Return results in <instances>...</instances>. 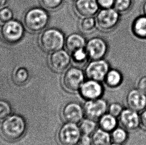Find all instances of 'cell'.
<instances>
[{
  "label": "cell",
  "mask_w": 146,
  "mask_h": 145,
  "mask_svg": "<svg viewBox=\"0 0 146 145\" xmlns=\"http://www.w3.org/2000/svg\"><path fill=\"white\" fill-rule=\"evenodd\" d=\"M109 67L108 63L103 59L92 60L86 67L84 73L89 80L100 82L104 80Z\"/></svg>",
  "instance_id": "obj_10"
},
{
  "label": "cell",
  "mask_w": 146,
  "mask_h": 145,
  "mask_svg": "<svg viewBox=\"0 0 146 145\" xmlns=\"http://www.w3.org/2000/svg\"><path fill=\"white\" fill-rule=\"evenodd\" d=\"M99 9L96 0H75L74 4L75 13L81 18L96 15Z\"/></svg>",
  "instance_id": "obj_13"
},
{
  "label": "cell",
  "mask_w": 146,
  "mask_h": 145,
  "mask_svg": "<svg viewBox=\"0 0 146 145\" xmlns=\"http://www.w3.org/2000/svg\"><path fill=\"white\" fill-rule=\"evenodd\" d=\"M1 34L6 42L18 43L24 36V27L20 22L12 20L5 24L1 30Z\"/></svg>",
  "instance_id": "obj_7"
},
{
  "label": "cell",
  "mask_w": 146,
  "mask_h": 145,
  "mask_svg": "<svg viewBox=\"0 0 146 145\" xmlns=\"http://www.w3.org/2000/svg\"><path fill=\"white\" fill-rule=\"evenodd\" d=\"M84 114V109L78 102H70L63 107L62 115L66 122L76 124L81 121Z\"/></svg>",
  "instance_id": "obj_12"
},
{
  "label": "cell",
  "mask_w": 146,
  "mask_h": 145,
  "mask_svg": "<svg viewBox=\"0 0 146 145\" xmlns=\"http://www.w3.org/2000/svg\"><path fill=\"white\" fill-rule=\"evenodd\" d=\"M42 6L46 10L54 11L58 9L63 4L64 0H40Z\"/></svg>",
  "instance_id": "obj_27"
},
{
  "label": "cell",
  "mask_w": 146,
  "mask_h": 145,
  "mask_svg": "<svg viewBox=\"0 0 146 145\" xmlns=\"http://www.w3.org/2000/svg\"><path fill=\"white\" fill-rule=\"evenodd\" d=\"M70 54L71 62H72L76 67H82L87 63L89 59L85 48L77 50Z\"/></svg>",
  "instance_id": "obj_21"
},
{
  "label": "cell",
  "mask_w": 146,
  "mask_h": 145,
  "mask_svg": "<svg viewBox=\"0 0 146 145\" xmlns=\"http://www.w3.org/2000/svg\"><path fill=\"white\" fill-rule=\"evenodd\" d=\"M81 135L80 128L76 124L67 122L60 128L57 137L61 145H77Z\"/></svg>",
  "instance_id": "obj_6"
},
{
  "label": "cell",
  "mask_w": 146,
  "mask_h": 145,
  "mask_svg": "<svg viewBox=\"0 0 146 145\" xmlns=\"http://www.w3.org/2000/svg\"><path fill=\"white\" fill-rule=\"evenodd\" d=\"M140 121L143 127L145 129H146V110L144 112H143L142 115L141 116Z\"/></svg>",
  "instance_id": "obj_35"
},
{
  "label": "cell",
  "mask_w": 146,
  "mask_h": 145,
  "mask_svg": "<svg viewBox=\"0 0 146 145\" xmlns=\"http://www.w3.org/2000/svg\"><path fill=\"white\" fill-rule=\"evenodd\" d=\"M85 38L83 36L78 34H70L65 39L66 49L70 54L82 48H84L86 45Z\"/></svg>",
  "instance_id": "obj_17"
},
{
  "label": "cell",
  "mask_w": 146,
  "mask_h": 145,
  "mask_svg": "<svg viewBox=\"0 0 146 145\" xmlns=\"http://www.w3.org/2000/svg\"><path fill=\"white\" fill-rule=\"evenodd\" d=\"M131 5V0H114L113 8L119 13H123L128 11Z\"/></svg>",
  "instance_id": "obj_26"
},
{
  "label": "cell",
  "mask_w": 146,
  "mask_h": 145,
  "mask_svg": "<svg viewBox=\"0 0 146 145\" xmlns=\"http://www.w3.org/2000/svg\"><path fill=\"white\" fill-rule=\"evenodd\" d=\"M127 103L131 109L140 111L146 105V96L144 92L139 90H134L129 93Z\"/></svg>",
  "instance_id": "obj_15"
},
{
  "label": "cell",
  "mask_w": 146,
  "mask_h": 145,
  "mask_svg": "<svg viewBox=\"0 0 146 145\" xmlns=\"http://www.w3.org/2000/svg\"><path fill=\"white\" fill-rule=\"evenodd\" d=\"M49 20V15L47 12L40 7H34L28 10L23 18L25 28L32 33L44 31L48 26Z\"/></svg>",
  "instance_id": "obj_1"
},
{
  "label": "cell",
  "mask_w": 146,
  "mask_h": 145,
  "mask_svg": "<svg viewBox=\"0 0 146 145\" xmlns=\"http://www.w3.org/2000/svg\"><path fill=\"white\" fill-rule=\"evenodd\" d=\"M132 30L135 35L141 38H146V16H140L135 20Z\"/></svg>",
  "instance_id": "obj_20"
},
{
  "label": "cell",
  "mask_w": 146,
  "mask_h": 145,
  "mask_svg": "<svg viewBox=\"0 0 146 145\" xmlns=\"http://www.w3.org/2000/svg\"><path fill=\"white\" fill-rule=\"evenodd\" d=\"M99 125L101 129L105 131H113L117 126L115 117L110 114H105L99 119Z\"/></svg>",
  "instance_id": "obj_19"
},
{
  "label": "cell",
  "mask_w": 146,
  "mask_h": 145,
  "mask_svg": "<svg viewBox=\"0 0 146 145\" xmlns=\"http://www.w3.org/2000/svg\"><path fill=\"white\" fill-rule=\"evenodd\" d=\"M139 90L146 94V76H143L139 80L138 83Z\"/></svg>",
  "instance_id": "obj_33"
},
{
  "label": "cell",
  "mask_w": 146,
  "mask_h": 145,
  "mask_svg": "<svg viewBox=\"0 0 146 145\" xmlns=\"http://www.w3.org/2000/svg\"><path fill=\"white\" fill-rule=\"evenodd\" d=\"M119 18V13L112 8L101 9L96 14L95 20L99 30L109 32L116 26Z\"/></svg>",
  "instance_id": "obj_4"
},
{
  "label": "cell",
  "mask_w": 146,
  "mask_h": 145,
  "mask_svg": "<svg viewBox=\"0 0 146 145\" xmlns=\"http://www.w3.org/2000/svg\"><path fill=\"white\" fill-rule=\"evenodd\" d=\"M26 129L25 120L18 115L9 116L4 120L1 126L2 135L10 140L20 139L25 133Z\"/></svg>",
  "instance_id": "obj_3"
},
{
  "label": "cell",
  "mask_w": 146,
  "mask_h": 145,
  "mask_svg": "<svg viewBox=\"0 0 146 145\" xmlns=\"http://www.w3.org/2000/svg\"><path fill=\"white\" fill-rule=\"evenodd\" d=\"M109 145H121V144H117V143H114V144H110Z\"/></svg>",
  "instance_id": "obj_38"
},
{
  "label": "cell",
  "mask_w": 146,
  "mask_h": 145,
  "mask_svg": "<svg viewBox=\"0 0 146 145\" xmlns=\"http://www.w3.org/2000/svg\"><path fill=\"white\" fill-rule=\"evenodd\" d=\"M109 111L111 115L116 117L120 115L121 112L122 111V106L118 103H114L111 104L109 107Z\"/></svg>",
  "instance_id": "obj_31"
},
{
  "label": "cell",
  "mask_w": 146,
  "mask_h": 145,
  "mask_svg": "<svg viewBox=\"0 0 146 145\" xmlns=\"http://www.w3.org/2000/svg\"><path fill=\"white\" fill-rule=\"evenodd\" d=\"M99 8L101 9L112 8L114 0H96Z\"/></svg>",
  "instance_id": "obj_32"
},
{
  "label": "cell",
  "mask_w": 146,
  "mask_h": 145,
  "mask_svg": "<svg viewBox=\"0 0 146 145\" xmlns=\"http://www.w3.org/2000/svg\"><path fill=\"white\" fill-rule=\"evenodd\" d=\"M79 29L85 34H89L94 31L97 27L95 18L86 17L81 18L79 24Z\"/></svg>",
  "instance_id": "obj_23"
},
{
  "label": "cell",
  "mask_w": 146,
  "mask_h": 145,
  "mask_svg": "<svg viewBox=\"0 0 146 145\" xmlns=\"http://www.w3.org/2000/svg\"><path fill=\"white\" fill-rule=\"evenodd\" d=\"M111 137L108 132L101 129L96 130L91 137V145H109Z\"/></svg>",
  "instance_id": "obj_18"
},
{
  "label": "cell",
  "mask_w": 146,
  "mask_h": 145,
  "mask_svg": "<svg viewBox=\"0 0 146 145\" xmlns=\"http://www.w3.org/2000/svg\"><path fill=\"white\" fill-rule=\"evenodd\" d=\"M13 14L9 8H3L0 10V22L5 24L12 20Z\"/></svg>",
  "instance_id": "obj_30"
},
{
  "label": "cell",
  "mask_w": 146,
  "mask_h": 145,
  "mask_svg": "<svg viewBox=\"0 0 146 145\" xmlns=\"http://www.w3.org/2000/svg\"><path fill=\"white\" fill-rule=\"evenodd\" d=\"M143 11H144L145 16H146V1L145 2L144 6H143Z\"/></svg>",
  "instance_id": "obj_37"
},
{
  "label": "cell",
  "mask_w": 146,
  "mask_h": 145,
  "mask_svg": "<svg viewBox=\"0 0 146 145\" xmlns=\"http://www.w3.org/2000/svg\"><path fill=\"white\" fill-rule=\"evenodd\" d=\"M65 41L63 33L55 28L44 30L38 38L41 49L46 53L50 54L62 49L65 45Z\"/></svg>",
  "instance_id": "obj_2"
},
{
  "label": "cell",
  "mask_w": 146,
  "mask_h": 145,
  "mask_svg": "<svg viewBox=\"0 0 146 145\" xmlns=\"http://www.w3.org/2000/svg\"><path fill=\"white\" fill-rule=\"evenodd\" d=\"M104 80L108 86L115 88L120 84L122 81V76L120 72L117 70H109Z\"/></svg>",
  "instance_id": "obj_22"
},
{
  "label": "cell",
  "mask_w": 146,
  "mask_h": 145,
  "mask_svg": "<svg viewBox=\"0 0 146 145\" xmlns=\"http://www.w3.org/2000/svg\"><path fill=\"white\" fill-rule=\"evenodd\" d=\"M85 75L79 67L69 68L62 76V82L64 88L70 92L78 91L84 82Z\"/></svg>",
  "instance_id": "obj_5"
},
{
  "label": "cell",
  "mask_w": 146,
  "mask_h": 145,
  "mask_svg": "<svg viewBox=\"0 0 146 145\" xmlns=\"http://www.w3.org/2000/svg\"><path fill=\"white\" fill-rule=\"evenodd\" d=\"M85 49L89 59L97 60L104 58L107 52L108 46L102 38L93 37L86 43Z\"/></svg>",
  "instance_id": "obj_8"
},
{
  "label": "cell",
  "mask_w": 146,
  "mask_h": 145,
  "mask_svg": "<svg viewBox=\"0 0 146 145\" xmlns=\"http://www.w3.org/2000/svg\"><path fill=\"white\" fill-rule=\"evenodd\" d=\"M79 143L81 145H91V138L89 135L82 134Z\"/></svg>",
  "instance_id": "obj_34"
},
{
  "label": "cell",
  "mask_w": 146,
  "mask_h": 145,
  "mask_svg": "<svg viewBox=\"0 0 146 145\" xmlns=\"http://www.w3.org/2000/svg\"><path fill=\"white\" fill-rule=\"evenodd\" d=\"M79 128L82 134L90 136L96 131V123L95 120L88 118L81 120Z\"/></svg>",
  "instance_id": "obj_24"
},
{
  "label": "cell",
  "mask_w": 146,
  "mask_h": 145,
  "mask_svg": "<svg viewBox=\"0 0 146 145\" xmlns=\"http://www.w3.org/2000/svg\"><path fill=\"white\" fill-rule=\"evenodd\" d=\"M11 107L9 103L0 100V120L5 119L8 117L11 113Z\"/></svg>",
  "instance_id": "obj_29"
},
{
  "label": "cell",
  "mask_w": 146,
  "mask_h": 145,
  "mask_svg": "<svg viewBox=\"0 0 146 145\" xmlns=\"http://www.w3.org/2000/svg\"><path fill=\"white\" fill-rule=\"evenodd\" d=\"M79 90L81 96L88 100L100 98L103 92L102 86L99 82L89 79L83 82Z\"/></svg>",
  "instance_id": "obj_14"
},
{
  "label": "cell",
  "mask_w": 146,
  "mask_h": 145,
  "mask_svg": "<svg viewBox=\"0 0 146 145\" xmlns=\"http://www.w3.org/2000/svg\"><path fill=\"white\" fill-rule=\"evenodd\" d=\"M48 62L52 71L56 72H63L69 68L71 64V56L68 51L61 49L50 53Z\"/></svg>",
  "instance_id": "obj_9"
},
{
  "label": "cell",
  "mask_w": 146,
  "mask_h": 145,
  "mask_svg": "<svg viewBox=\"0 0 146 145\" xmlns=\"http://www.w3.org/2000/svg\"><path fill=\"white\" fill-rule=\"evenodd\" d=\"M83 109L87 117L96 120L105 114L108 109V105L105 100L99 98L88 100Z\"/></svg>",
  "instance_id": "obj_11"
},
{
  "label": "cell",
  "mask_w": 146,
  "mask_h": 145,
  "mask_svg": "<svg viewBox=\"0 0 146 145\" xmlns=\"http://www.w3.org/2000/svg\"><path fill=\"white\" fill-rule=\"evenodd\" d=\"M111 138L115 143L121 144L124 142L127 138V134L122 128L115 129L113 131Z\"/></svg>",
  "instance_id": "obj_28"
},
{
  "label": "cell",
  "mask_w": 146,
  "mask_h": 145,
  "mask_svg": "<svg viewBox=\"0 0 146 145\" xmlns=\"http://www.w3.org/2000/svg\"><path fill=\"white\" fill-rule=\"evenodd\" d=\"M13 78L17 84H23L28 82L29 78V72L23 67H19L14 71Z\"/></svg>",
  "instance_id": "obj_25"
},
{
  "label": "cell",
  "mask_w": 146,
  "mask_h": 145,
  "mask_svg": "<svg viewBox=\"0 0 146 145\" xmlns=\"http://www.w3.org/2000/svg\"><path fill=\"white\" fill-rule=\"evenodd\" d=\"M140 122V119L135 111L132 109L123 110L120 114V123L123 127L129 131L136 128Z\"/></svg>",
  "instance_id": "obj_16"
},
{
  "label": "cell",
  "mask_w": 146,
  "mask_h": 145,
  "mask_svg": "<svg viewBox=\"0 0 146 145\" xmlns=\"http://www.w3.org/2000/svg\"><path fill=\"white\" fill-rule=\"evenodd\" d=\"M7 2V0H0V9L3 8Z\"/></svg>",
  "instance_id": "obj_36"
}]
</instances>
